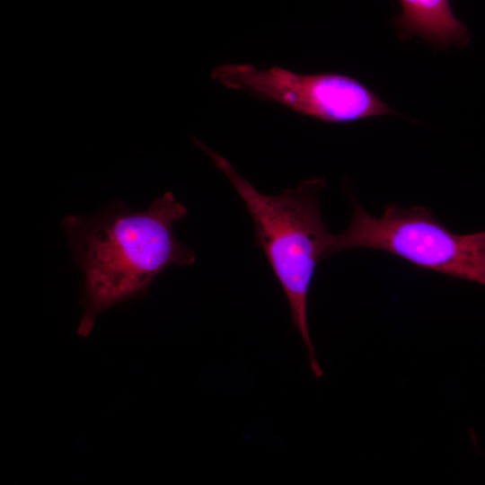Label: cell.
<instances>
[{
	"label": "cell",
	"mask_w": 485,
	"mask_h": 485,
	"mask_svg": "<svg viewBox=\"0 0 485 485\" xmlns=\"http://www.w3.org/2000/svg\"><path fill=\"white\" fill-rule=\"evenodd\" d=\"M401 12L393 18L400 39L421 37L434 47H465L467 27L454 13L450 0H399Z\"/></svg>",
	"instance_id": "cell-5"
},
{
	"label": "cell",
	"mask_w": 485,
	"mask_h": 485,
	"mask_svg": "<svg viewBox=\"0 0 485 485\" xmlns=\"http://www.w3.org/2000/svg\"><path fill=\"white\" fill-rule=\"evenodd\" d=\"M188 213L171 191L144 211L116 202L91 216H66L64 229L84 275V312L78 333L86 336L110 307L146 293L172 265H191L196 256L172 230Z\"/></svg>",
	"instance_id": "cell-1"
},
{
	"label": "cell",
	"mask_w": 485,
	"mask_h": 485,
	"mask_svg": "<svg viewBox=\"0 0 485 485\" xmlns=\"http://www.w3.org/2000/svg\"><path fill=\"white\" fill-rule=\"evenodd\" d=\"M194 144L207 154L244 202L253 223L255 243L264 251L287 297L293 325L306 348L310 368L316 378H321L323 371L311 339L307 308L315 269L331 256L334 238L320 207L324 180L304 181L295 189L267 195L253 187L224 156L197 139Z\"/></svg>",
	"instance_id": "cell-2"
},
{
	"label": "cell",
	"mask_w": 485,
	"mask_h": 485,
	"mask_svg": "<svg viewBox=\"0 0 485 485\" xmlns=\"http://www.w3.org/2000/svg\"><path fill=\"white\" fill-rule=\"evenodd\" d=\"M211 76L225 86L281 103L328 123H350L398 114L361 81L339 73L303 75L279 66L259 70L251 64L216 67Z\"/></svg>",
	"instance_id": "cell-4"
},
{
	"label": "cell",
	"mask_w": 485,
	"mask_h": 485,
	"mask_svg": "<svg viewBox=\"0 0 485 485\" xmlns=\"http://www.w3.org/2000/svg\"><path fill=\"white\" fill-rule=\"evenodd\" d=\"M348 226L334 235L331 254L370 249L392 254L418 268L485 287V231L455 234L426 206L385 207L380 217L350 198Z\"/></svg>",
	"instance_id": "cell-3"
}]
</instances>
